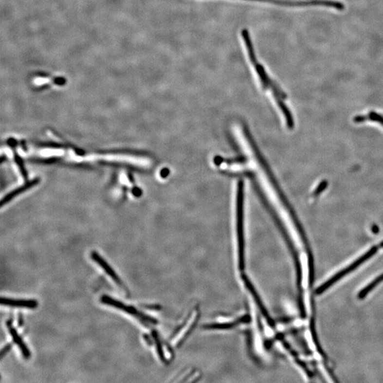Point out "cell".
<instances>
[{"label":"cell","mask_w":383,"mask_h":383,"mask_svg":"<svg viewBox=\"0 0 383 383\" xmlns=\"http://www.w3.org/2000/svg\"><path fill=\"white\" fill-rule=\"evenodd\" d=\"M241 37L243 38V42H244L249 60H250L254 69H255L262 88L266 92L268 91V92L271 93L274 100L277 103V106L281 110L282 112L285 114L287 123L288 124V125L291 126L292 125V121L291 113L289 112L288 108L285 106V104L284 103V100L285 98V93L280 89L277 83L274 82V80L271 79V77L268 75L263 65L259 63L258 58H257L256 55L255 54V51H254V45H253L250 34H249L247 29H242Z\"/></svg>","instance_id":"cell-1"},{"label":"cell","mask_w":383,"mask_h":383,"mask_svg":"<svg viewBox=\"0 0 383 383\" xmlns=\"http://www.w3.org/2000/svg\"><path fill=\"white\" fill-rule=\"evenodd\" d=\"M377 251H378V247L377 246H373V248L370 249L368 251H367L364 255H361L360 258H358L357 260H355L353 263L347 267V268H344L343 269L342 271H339V273L331 277V278L328 279L327 282H325V283L322 284L320 287L317 288L316 290V294H321L324 292L327 291L328 288H329L331 285H333V284L336 283V282L339 281L340 279L343 278L344 276L347 275V274H350V272L352 271H354L355 269L361 266V264L363 263H365L366 260H368L371 258L372 256L375 255L376 254Z\"/></svg>","instance_id":"cell-2"},{"label":"cell","mask_w":383,"mask_h":383,"mask_svg":"<svg viewBox=\"0 0 383 383\" xmlns=\"http://www.w3.org/2000/svg\"><path fill=\"white\" fill-rule=\"evenodd\" d=\"M100 302H102V304H104V305H108V306L111 307V308L122 310V311L127 313V314L137 318V319H139V321H141V322H142L143 323H145V322L150 324L157 323L156 319L149 317V316H147L146 314H144V313L141 312L137 309L135 308L134 307L126 305L125 303L121 302V301L115 300V299L112 298V297L107 295V294H104V295H102V297H100Z\"/></svg>","instance_id":"cell-3"},{"label":"cell","mask_w":383,"mask_h":383,"mask_svg":"<svg viewBox=\"0 0 383 383\" xmlns=\"http://www.w3.org/2000/svg\"><path fill=\"white\" fill-rule=\"evenodd\" d=\"M6 326H7L9 334L12 336V340L17 346H18L23 357L25 359H29L31 358V355H32L30 350L29 349L23 339H21V336L17 332L16 328L14 327L12 320H10V319L7 320L6 322Z\"/></svg>","instance_id":"cell-4"},{"label":"cell","mask_w":383,"mask_h":383,"mask_svg":"<svg viewBox=\"0 0 383 383\" xmlns=\"http://www.w3.org/2000/svg\"><path fill=\"white\" fill-rule=\"evenodd\" d=\"M91 256L93 261L95 262L101 268H102L104 271H105V272L106 273V274H108V275L109 276L117 285H122V280L119 278L117 274H116L115 271H114V270L112 269V268L109 265V263H107L106 260L101 256L98 253L96 252V251H92V252L91 253Z\"/></svg>","instance_id":"cell-5"},{"label":"cell","mask_w":383,"mask_h":383,"mask_svg":"<svg viewBox=\"0 0 383 383\" xmlns=\"http://www.w3.org/2000/svg\"><path fill=\"white\" fill-rule=\"evenodd\" d=\"M1 305L10 308L36 309L38 306L36 300H14L7 297H1Z\"/></svg>","instance_id":"cell-6"},{"label":"cell","mask_w":383,"mask_h":383,"mask_svg":"<svg viewBox=\"0 0 383 383\" xmlns=\"http://www.w3.org/2000/svg\"><path fill=\"white\" fill-rule=\"evenodd\" d=\"M383 281V274H381V275L378 276V277H377L374 280H373V281L371 282V283L366 285L365 288H364V289L361 290V291H360V292L358 293V298L361 299V300L364 299V297H365V296H366L367 294L372 291V290L374 289L375 287H376L378 284L382 283Z\"/></svg>","instance_id":"cell-7"},{"label":"cell","mask_w":383,"mask_h":383,"mask_svg":"<svg viewBox=\"0 0 383 383\" xmlns=\"http://www.w3.org/2000/svg\"><path fill=\"white\" fill-rule=\"evenodd\" d=\"M12 346L11 344H7V345L3 347L2 349L1 350V353H0V358H1V359H2V358L4 357V356L10 351V350L12 349Z\"/></svg>","instance_id":"cell-8"},{"label":"cell","mask_w":383,"mask_h":383,"mask_svg":"<svg viewBox=\"0 0 383 383\" xmlns=\"http://www.w3.org/2000/svg\"><path fill=\"white\" fill-rule=\"evenodd\" d=\"M17 320H18V327H21L23 325H24V318H23V315L21 314V313L18 314V319H17Z\"/></svg>","instance_id":"cell-9"},{"label":"cell","mask_w":383,"mask_h":383,"mask_svg":"<svg viewBox=\"0 0 383 383\" xmlns=\"http://www.w3.org/2000/svg\"><path fill=\"white\" fill-rule=\"evenodd\" d=\"M380 246H381V248H383V241L380 243Z\"/></svg>","instance_id":"cell-10"}]
</instances>
